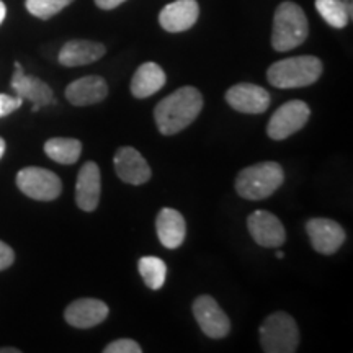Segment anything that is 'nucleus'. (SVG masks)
Segmentation results:
<instances>
[{
	"label": "nucleus",
	"instance_id": "8",
	"mask_svg": "<svg viewBox=\"0 0 353 353\" xmlns=\"http://www.w3.org/2000/svg\"><path fill=\"white\" fill-rule=\"evenodd\" d=\"M193 316L203 330L211 339H224L231 330V322L226 312L208 294L196 298L193 303Z\"/></svg>",
	"mask_w": 353,
	"mask_h": 353
},
{
	"label": "nucleus",
	"instance_id": "23",
	"mask_svg": "<svg viewBox=\"0 0 353 353\" xmlns=\"http://www.w3.org/2000/svg\"><path fill=\"white\" fill-rule=\"evenodd\" d=\"M316 8L322 19L334 28H345L350 21L342 0H316Z\"/></svg>",
	"mask_w": 353,
	"mask_h": 353
},
{
	"label": "nucleus",
	"instance_id": "29",
	"mask_svg": "<svg viewBox=\"0 0 353 353\" xmlns=\"http://www.w3.org/2000/svg\"><path fill=\"white\" fill-rule=\"evenodd\" d=\"M343 6H345V10L348 13V19L352 20V15H353V6H352V0H342Z\"/></svg>",
	"mask_w": 353,
	"mask_h": 353
},
{
	"label": "nucleus",
	"instance_id": "14",
	"mask_svg": "<svg viewBox=\"0 0 353 353\" xmlns=\"http://www.w3.org/2000/svg\"><path fill=\"white\" fill-rule=\"evenodd\" d=\"M114 170L125 183L143 185L151 179V167L134 148H120L114 154Z\"/></svg>",
	"mask_w": 353,
	"mask_h": 353
},
{
	"label": "nucleus",
	"instance_id": "26",
	"mask_svg": "<svg viewBox=\"0 0 353 353\" xmlns=\"http://www.w3.org/2000/svg\"><path fill=\"white\" fill-rule=\"evenodd\" d=\"M21 103H23V99H20L19 95L10 97L6 94H0V118L15 112L17 108L21 107Z\"/></svg>",
	"mask_w": 353,
	"mask_h": 353
},
{
	"label": "nucleus",
	"instance_id": "16",
	"mask_svg": "<svg viewBox=\"0 0 353 353\" xmlns=\"http://www.w3.org/2000/svg\"><path fill=\"white\" fill-rule=\"evenodd\" d=\"M101 190L100 169L95 162H85L79 170L76 183V203L82 211H94L99 206Z\"/></svg>",
	"mask_w": 353,
	"mask_h": 353
},
{
	"label": "nucleus",
	"instance_id": "6",
	"mask_svg": "<svg viewBox=\"0 0 353 353\" xmlns=\"http://www.w3.org/2000/svg\"><path fill=\"white\" fill-rule=\"evenodd\" d=\"M17 187L38 201H52L63 192V183L54 172L41 167H26L17 175Z\"/></svg>",
	"mask_w": 353,
	"mask_h": 353
},
{
	"label": "nucleus",
	"instance_id": "21",
	"mask_svg": "<svg viewBox=\"0 0 353 353\" xmlns=\"http://www.w3.org/2000/svg\"><path fill=\"white\" fill-rule=\"evenodd\" d=\"M46 156L63 165L76 164L82 154V143L74 138H52L44 144Z\"/></svg>",
	"mask_w": 353,
	"mask_h": 353
},
{
	"label": "nucleus",
	"instance_id": "20",
	"mask_svg": "<svg viewBox=\"0 0 353 353\" xmlns=\"http://www.w3.org/2000/svg\"><path fill=\"white\" fill-rule=\"evenodd\" d=\"M165 72L156 63H145L138 68L131 81V94L136 99H148L165 85Z\"/></svg>",
	"mask_w": 353,
	"mask_h": 353
},
{
	"label": "nucleus",
	"instance_id": "17",
	"mask_svg": "<svg viewBox=\"0 0 353 353\" xmlns=\"http://www.w3.org/2000/svg\"><path fill=\"white\" fill-rule=\"evenodd\" d=\"M108 85L103 77L87 76L77 79L65 88V99L76 107H88L107 99Z\"/></svg>",
	"mask_w": 353,
	"mask_h": 353
},
{
	"label": "nucleus",
	"instance_id": "9",
	"mask_svg": "<svg viewBox=\"0 0 353 353\" xmlns=\"http://www.w3.org/2000/svg\"><path fill=\"white\" fill-rule=\"evenodd\" d=\"M306 231L316 252L332 255L345 242V231L339 223L327 218H314L306 223Z\"/></svg>",
	"mask_w": 353,
	"mask_h": 353
},
{
	"label": "nucleus",
	"instance_id": "24",
	"mask_svg": "<svg viewBox=\"0 0 353 353\" xmlns=\"http://www.w3.org/2000/svg\"><path fill=\"white\" fill-rule=\"evenodd\" d=\"M74 0H26V10L41 20H50L56 13L64 10Z\"/></svg>",
	"mask_w": 353,
	"mask_h": 353
},
{
	"label": "nucleus",
	"instance_id": "15",
	"mask_svg": "<svg viewBox=\"0 0 353 353\" xmlns=\"http://www.w3.org/2000/svg\"><path fill=\"white\" fill-rule=\"evenodd\" d=\"M108 306L100 299L82 298L65 307L64 317L68 324L77 329L95 327L107 319Z\"/></svg>",
	"mask_w": 353,
	"mask_h": 353
},
{
	"label": "nucleus",
	"instance_id": "3",
	"mask_svg": "<svg viewBox=\"0 0 353 353\" xmlns=\"http://www.w3.org/2000/svg\"><path fill=\"white\" fill-rule=\"evenodd\" d=\"M285 182V172L276 162H259L245 167L236 179V190L245 200L268 198Z\"/></svg>",
	"mask_w": 353,
	"mask_h": 353
},
{
	"label": "nucleus",
	"instance_id": "10",
	"mask_svg": "<svg viewBox=\"0 0 353 353\" xmlns=\"http://www.w3.org/2000/svg\"><path fill=\"white\" fill-rule=\"evenodd\" d=\"M12 88L17 95L23 100H30L33 103V112H38L41 107L54 103V94L51 87L41 79L26 76L20 63H15V72L12 77Z\"/></svg>",
	"mask_w": 353,
	"mask_h": 353
},
{
	"label": "nucleus",
	"instance_id": "30",
	"mask_svg": "<svg viewBox=\"0 0 353 353\" xmlns=\"http://www.w3.org/2000/svg\"><path fill=\"white\" fill-rule=\"evenodd\" d=\"M6 15H7V7H6V3H3L2 0H0V23H2V21L6 20Z\"/></svg>",
	"mask_w": 353,
	"mask_h": 353
},
{
	"label": "nucleus",
	"instance_id": "13",
	"mask_svg": "<svg viewBox=\"0 0 353 353\" xmlns=\"http://www.w3.org/2000/svg\"><path fill=\"white\" fill-rule=\"evenodd\" d=\"M200 7L196 0H175L162 8L159 23L169 33H182L196 23Z\"/></svg>",
	"mask_w": 353,
	"mask_h": 353
},
{
	"label": "nucleus",
	"instance_id": "2",
	"mask_svg": "<svg viewBox=\"0 0 353 353\" xmlns=\"http://www.w3.org/2000/svg\"><path fill=\"white\" fill-rule=\"evenodd\" d=\"M309 33L307 19L303 8L294 2H283L276 7L273 17V50L285 52L306 41Z\"/></svg>",
	"mask_w": 353,
	"mask_h": 353
},
{
	"label": "nucleus",
	"instance_id": "33",
	"mask_svg": "<svg viewBox=\"0 0 353 353\" xmlns=\"http://www.w3.org/2000/svg\"><path fill=\"white\" fill-rule=\"evenodd\" d=\"M283 255H285L283 252H276V257H278V259H283Z\"/></svg>",
	"mask_w": 353,
	"mask_h": 353
},
{
	"label": "nucleus",
	"instance_id": "12",
	"mask_svg": "<svg viewBox=\"0 0 353 353\" xmlns=\"http://www.w3.org/2000/svg\"><path fill=\"white\" fill-rule=\"evenodd\" d=\"M226 101L237 112L259 114L267 112L270 94L255 83H237L226 92Z\"/></svg>",
	"mask_w": 353,
	"mask_h": 353
},
{
	"label": "nucleus",
	"instance_id": "7",
	"mask_svg": "<svg viewBox=\"0 0 353 353\" xmlns=\"http://www.w3.org/2000/svg\"><path fill=\"white\" fill-rule=\"evenodd\" d=\"M309 117H311V110H309L307 103H304L301 100L286 101L285 105H281L272 114L270 121H268V138L275 141H283L290 138L291 134H294V132H298L301 128H304Z\"/></svg>",
	"mask_w": 353,
	"mask_h": 353
},
{
	"label": "nucleus",
	"instance_id": "5",
	"mask_svg": "<svg viewBox=\"0 0 353 353\" xmlns=\"http://www.w3.org/2000/svg\"><path fill=\"white\" fill-rule=\"evenodd\" d=\"M260 343L267 353H293L299 345V330L286 312H273L260 325Z\"/></svg>",
	"mask_w": 353,
	"mask_h": 353
},
{
	"label": "nucleus",
	"instance_id": "31",
	"mask_svg": "<svg viewBox=\"0 0 353 353\" xmlns=\"http://www.w3.org/2000/svg\"><path fill=\"white\" fill-rule=\"evenodd\" d=\"M0 353H20L19 348H0Z\"/></svg>",
	"mask_w": 353,
	"mask_h": 353
},
{
	"label": "nucleus",
	"instance_id": "28",
	"mask_svg": "<svg viewBox=\"0 0 353 353\" xmlns=\"http://www.w3.org/2000/svg\"><path fill=\"white\" fill-rule=\"evenodd\" d=\"M126 0H95L97 7L103 8V10H112V8H117L121 3H125Z\"/></svg>",
	"mask_w": 353,
	"mask_h": 353
},
{
	"label": "nucleus",
	"instance_id": "32",
	"mask_svg": "<svg viewBox=\"0 0 353 353\" xmlns=\"http://www.w3.org/2000/svg\"><path fill=\"white\" fill-rule=\"evenodd\" d=\"M3 152H6V141L0 138V159H2Z\"/></svg>",
	"mask_w": 353,
	"mask_h": 353
},
{
	"label": "nucleus",
	"instance_id": "25",
	"mask_svg": "<svg viewBox=\"0 0 353 353\" xmlns=\"http://www.w3.org/2000/svg\"><path fill=\"white\" fill-rule=\"evenodd\" d=\"M143 348L138 342L131 341V339H120V341H114L108 343L103 348V353H141Z\"/></svg>",
	"mask_w": 353,
	"mask_h": 353
},
{
	"label": "nucleus",
	"instance_id": "22",
	"mask_svg": "<svg viewBox=\"0 0 353 353\" xmlns=\"http://www.w3.org/2000/svg\"><path fill=\"white\" fill-rule=\"evenodd\" d=\"M139 273L144 283L151 290H161L165 283L167 265L164 260L157 257H143L138 263Z\"/></svg>",
	"mask_w": 353,
	"mask_h": 353
},
{
	"label": "nucleus",
	"instance_id": "27",
	"mask_svg": "<svg viewBox=\"0 0 353 353\" xmlns=\"http://www.w3.org/2000/svg\"><path fill=\"white\" fill-rule=\"evenodd\" d=\"M13 260H15V254H13L12 247L0 241V272L10 267Z\"/></svg>",
	"mask_w": 353,
	"mask_h": 353
},
{
	"label": "nucleus",
	"instance_id": "4",
	"mask_svg": "<svg viewBox=\"0 0 353 353\" xmlns=\"http://www.w3.org/2000/svg\"><path fill=\"white\" fill-rule=\"evenodd\" d=\"M322 74V63L316 56L281 59L267 70V79L276 88H299L314 83Z\"/></svg>",
	"mask_w": 353,
	"mask_h": 353
},
{
	"label": "nucleus",
	"instance_id": "1",
	"mask_svg": "<svg viewBox=\"0 0 353 353\" xmlns=\"http://www.w3.org/2000/svg\"><path fill=\"white\" fill-rule=\"evenodd\" d=\"M203 110V95L195 87H182L165 97L154 110L159 131L172 136L188 128Z\"/></svg>",
	"mask_w": 353,
	"mask_h": 353
},
{
	"label": "nucleus",
	"instance_id": "18",
	"mask_svg": "<svg viewBox=\"0 0 353 353\" xmlns=\"http://www.w3.org/2000/svg\"><path fill=\"white\" fill-rule=\"evenodd\" d=\"M107 52V48L101 43L88 41V39H72L68 41L59 51V64L65 68H79L101 59Z\"/></svg>",
	"mask_w": 353,
	"mask_h": 353
},
{
	"label": "nucleus",
	"instance_id": "11",
	"mask_svg": "<svg viewBox=\"0 0 353 353\" xmlns=\"http://www.w3.org/2000/svg\"><path fill=\"white\" fill-rule=\"evenodd\" d=\"M252 239L262 247H280L286 241V232L281 221L268 211H254L247 219Z\"/></svg>",
	"mask_w": 353,
	"mask_h": 353
},
{
	"label": "nucleus",
	"instance_id": "19",
	"mask_svg": "<svg viewBox=\"0 0 353 353\" xmlns=\"http://www.w3.org/2000/svg\"><path fill=\"white\" fill-rule=\"evenodd\" d=\"M156 229L159 241L167 249H176V247L183 244L185 234H187V224H185L183 216L176 210L164 208L159 211Z\"/></svg>",
	"mask_w": 353,
	"mask_h": 353
}]
</instances>
